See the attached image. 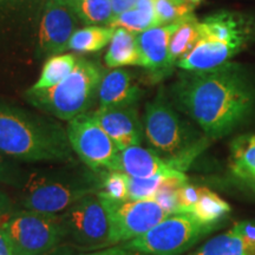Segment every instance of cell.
<instances>
[{
    "instance_id": "obj_26",
    "label": "cell",
    "mask_w": 255,
    "mask_h": 255,
    "mask_svg": "<svg viewBox=\"0 0 255 255\" xmlns=\"http://www.w3.org/2000/svg\"><path fill=\"white\" fill-rule=\"evenodd\" d=\"M231 212V206L208 188H200V195L193 213L196 218L209 223H221Z\"/></svg>"
},
{
    "instance_id": "obj_13",
    "label": "cell",
    "mask_w": 255,
    "mask_h": 255,
    "mask_svg": "<svg viewBox=\"0 0 255 255\" xmlns=\"http://www.w3.org/2000/svg\"><path fill=\"white\" fill-rule=\"evenodd\" d=\"M91 114L121 151L141 145L144 128L139 120L137 105L110 109L98 108Z\"/></svg>"
},
{
    "instance_id": "obj_28",
    "label": "cell",
    "mask_w": 255,
    "mask_h": 255,
    "mask_svg": "<svg viewBox=\"0 0 255 255\" xmlns=\"http://www.w3.org/2000/svg\"><path fill=\"white\" fill-rule=\"evenodd\" d=\"M98 193L113 201H129L127 175L122 171H103L102 188Z\"/></svg>"
},
{
    "instance_id": "obj_21",
    "label": "cell",
    "mask_w": 255,
    "mask_h": 255,
    "mask_svg": "<svg viewBox=\"0 0 255 255\" xmlns=\"http://www.w3.org/2000/svg\"><path fill=\"white\" fill-rule=\"evenodd\" d=\"M108 26L126 30L138 34L143 31L155 26H161L155 12L154 0H137L135 7L123 12L119 17L113 19Z\"/></svg>"
},
{
    "instance_id": "obj_5",
    "label": "cell",
    "mask_w": 255,
    "mask_h": 255,
    "mask_svg": "<svg viewBox=\"0 0 255 255\" xmlns=\"http://www.w3.org/2000/svg\"><path fill=\"white\" fill-rule=\"evenodd\" d=\"M102 174L90 170H46L30 173L21 189L23 209L60 214L83 197L102 188Z\"/></svg>"
},
{
    "instance_id": "obj_12",
    "label": "cell",
    "mask_w": 255,
    "mask_h": 255,
    "mask_svg": "<svg viewBox=\"0 0 255 255\" xmlns=\"http://www.w3.org/2000/svg\"><path fill=\"white\" fill-rule=\"evenodd\" d=\"M181 20L176 23L155 26L137 34V41L141 51L143 68L149 72L151 82H159L173 72L174 65L170 62L169 44Z\"/></svg>"
},
{
    "instance_id": "obj_29",
    "label": "cell",
    "mask_w": 255,
    "mask_h": 255,
    "mask_svg": "<svg viewBox=\"0 0 255 255\" xmlns=\"http://www.w3.org/2000/svg\"><path fill=\"white\" fill-rule=\"evenodd\" d=\"M181 175V174H180ZM165 176H155L149 178H135L127 175L128 194L129 201L152 200L156 191L161 187Z\"/></svg>"
},
{
    "instance_id": "obj_6",
    "label": "cell",
    "mask_w": 255,
    "mask_h": 255,
    "mask_svg": "<svg viewBox=\"0 0 255 255\" xmlns=\"http://www.w3.org/2000/svg\"><path fill=\"white\" fill-rule=\"evenodd\" d=\"M13 255H51L64 245L59 214L21 209L0 216Z\"/></svg>"
},
{
    "instance_id": "obj_34",
    "label": "cell",
    "mask_w": 255,
    "mask_h": 255,
    "mask_svg": "<svg viewBox=\"0 0 255 255\" xmlns=\"http://www.w3.org/2000/svg\"><path fill=\"white\" fill-rule=\"evenodd\" d=\"M12 212H14V206L11 197L5 191L0 190V216L9 214Z\"/></svg>"
},
{
    "instance_id": "obj_31",
    "label": "cell",
    "mask_w": 255,
    "mask_h": 255,
    "mask_svg": "<svg viewBox=\"0 0 255 255\" xmlns=\"http://www.w3.org/2000/svg\"><path fill=\"white\" fill-rule=\"evenodd\" d=\"M178 203H180L181 213H191L194 206L196 205L200 195V188L184 183L177 190Z\"/></svg>"
},
{
    "instance_id": "obj_18",
    "label": "cell",
    "mask_w": 255,
    "mask_h": 255,
    "mask_svg": "<svg viewBox=\"0 0 255 255\" xmlns=\"http://www.w3.org/2000/svg\"><path fill=\"white\" fill-rule=\"evenodd\" d=\"M104 60L109 68H122L128 65L142 66L143 60L137 34L126 28H116Z\"/></svg>"
},
{
    "instance_id": "obj_38",
    "label": "cell",
    "mask_w": 255,
    "mask_h": 255,
    "mask_svg": "<svg viewBox=\"0 0 255 255\" xmlns=\"http://www.w3.org/2000/svg\"><path fill=\"white\" fill-rule=\"evenodd\" d=\"M0 1H1V0H0Z\"/></svg>"
},
{
    "instance_id": "obj_4",
    "label": "cell",
    "mask_w": 255,
    "mask_h": 255,
    "mask_svg": "<svg viewBox=\"0 0 255 255\" xmlns=\"http://www.w3.org/2000/svg\"><path fill=\"white\" fill-rule=\"evenodd\" d=\"M103 70L94 60L78 57L75 69L57 85L47 89H27L24 98L41 113L59 121H71L89 113L98 98Z\"/></svg>"
},
{
    "instance_id": "obj_25",
    "label": "cell",
    "mask_w": 255,
    "mask_h": 255,
    "mask_svg": "<svg viewBox=\"0 0 255 255\" xmlns=\"http://www.w3.org/2000/svg\"><path fill=\"white\" fill-rule=\"evenodd\" d=\"M77 60L78 57L71 53H66V55L60 53V55L49 57L41 69L39 78L31 88L40 90V89H47L57 85L72 72Z\"/></svg>"
},
{
    "instance_id": "obj_33",
    "label": "cell",
    "mask_w": 255,
    "mask_h": 255,
    "mask_svg": "<svg viewBox=\"0 0 255 255\" xmlns=\"http://www.w3.org/2000/svg\"><path fill=\"white\" fill-rule=\"evenodd\" d=\"M110 1L111 7H113V19H115L123 12L135 7L137 0H110Z\"/></svg>"
},
{
    "instance_id": "obj_17",
    "label": "cell",
    "mask_w": 255,
    "mask_h": 255,
    "mask_svg": "<svg viewBox=\"0 0 255 255\" xmlns=\"http://www.w3.org/2000/svg\"><path fill=\"white\" fill-rule=\"evenodd\" d=\"M240 51L221 41L201 39L186 57L178 60L176 66L184 71H207L228 63Z\"/></svg>"
},
{
    "instance_id": "obj_23",
    "label": "cell",
    "mask_w": 255,
    "mask_h": 255,
    "mask_svg": "<svg viewBox=\"0 0 255 255\" xmlns=\"http://www.w3.org/2000/svg\"><path fill=\"white\" fill-rule=\"evenodd\" d=\"M69 7L84 24L105 25L113 20V7L110 0H58Z\"/></svg>"
},
{
    "instance_id": "obj_3",
    "label": "cell",
    "mask_w": 255,
    "mask_h": 255,
    "mask_svg": "<svg viewBox=\"0 0 255 255\" xmlns=\"http://www.w3.org/2000/svg\"><path fill=\"white\" fill-rule=\"evenodd\" d=\"M144 135L152 150L186 171L208 146L210 139L201 135L178 115L168 101L163 89L148 102L143 115Z\"/></svg>"
},
{
    "instance_id": "obj_16",
    "label": "cell",
    "mask_w": 255,
    "mask_h": 255,
    "mask_svg": "<svg viewBox=\"0 0 255 255\" xmlns=\"http://www.w3.org/2000/svg\"><path fill=\"white\" fill-rule=\"evenodd\" d=\"M143 96V90L133 82L131 73L127 70L116 69L102 78L98 89V102L104 109L126 108L137 105Z\"/></svg>"
},
{
    "instance_id": "obj_1",
    "label": "cell",
    "mask_w": 255,
    "mask_h": 255,
    "mask_svg": "<svg viewBox=\"0 0 255 255\" xmlns=\"http://www.w3.org/2000/svg\"><path fill=\"white\" fill-rule=\"evenodd\" d=\"M170 97L214 141L229 135L253 114L255 85L244 66L228 62L207 71L181 73Z\"/></svg>"
},
{
    "instance_id": "obj_22",
    "label": "cell",
    "mask_w": 255,
    "mask_h": 255,
    "mask_svg": "<svg viewBox=\"0 0 255 255\" xmlns=\"http://www.w3.org/2000/svg\"><path fill=\"white\" fill-rule=\"evenodd\" d=\"M201 40L200 21L194 14L181 20L169 44L170 62L175 66L180 59L186 57Z\"/></svg>"
},
{
    "instance_id": "obj_35",
    "label": "cell",
    "mask_w": 255,
    "mask_h": 255,
    "mask_svg": "<svg viewBox=\"0 0 255 255\" xmlns=\"http://www.w3.org/2000/svg\"><path fill=\"white\" fill-rule=\"evenodd\" d=\"M0 255H13L11 242L4 228L1 227H0Z\"/></svg>"
},
{
    "instance_id": "obj_15",
    "label": "cell",
    "mask_w": 255,
    "mask_h": 255,
    "mask_svg": "<svg viewBox=\"0 0 255 255\" xmlns=\"http://www.w3.org/2000/svg\"><path fill=\"white\" fill-rule=\"evenodd\" d=\"M121 171L135 178L184 174L183 169L176 162L165 159L152 149L141 145L130 146L121 152Z\"/></svg>"
},
{
    "instance_id": "obj_30",
    "label": "cell",
    "mask_w": 255,
    "mask_h": 255,
    "mask_svg": "<svg viewBox=\"0 0 255 255\" xmlns=\"http://www.w3.org/2000/svg\"><path fill=\"white\" fill-rule=\"evenodd\" d=\"M28 175L23 168H20L13 159L0 154V183L6 186L23 189L26 183Z\"/></svg>"
},
{
    "instance_id": "obj_10",
    "label": "cell",
    "mask_w": 255,
    "mask_h": 255,
    "mask_svg": "<svg viewBox=\"0 0 255 255\" xmlns=\"http://www.w3.org/2000/svg\"><path fill=\"white\" fill-rule=\"evenodd\" d=\"M102 197L110 215L111 246L127 244L142 237L170 215L155 200L120 202Z\"/></svg>"
},
{
    "instance_id": "obj_27",
    "label": "cell",
    "mask_w": 255,
    "mask_h": 255,
    "mask_svg": "<svg viewBox=\"0 0 255 255\" xmlns=\"http://www.w3.org/2000/svg\"><path fill=\"white\" fill-rule=\"evenodd\" d=\"M159 25H169L193 14V6L183 0H154Z\"/></svg>"
},
{
    "instance_id": "obj_7",
    "label": "cell",
    "mask_w": 255,
    "mask_h": 255,
    "mask_svg": "<svg viewBox=\"0 0 255 255\" xmlns=\"http://www.w3.org/2000/svg\"><path fill=\"white\" fill-rule=\"evenodd\" d=\"M59 216L64 245L90 252L111 246L109 210L98 193L83 197Z\"/></svg>"
},
{
    "instance_id": "obj_36",
    "label": "cell",
    "mask_w": 255,
    "mask_h": 255,
    "mask_svg": "<svg viewBox=\"0 0 255 255\" xmlns=\"http://www.w3.org/2000/svg\"><path fill=\"white\" fill-rule=\"evenodd\" d=\"M51 255H76V248L69 245H62V246L57 248L55 253Z\"/></svg>"
},
{
    "instance_id": "obj_9",
    "label": "cell",
    "mask_w": 255,
    "mask_h": 255,
    "mask_svg": "<svg viewBox=\"0 0 255 255\" xmlns=\"http://www.w3.org/2000/svg\"><path fill=\"white\" fill-rule=\"evenodd\" d=\"M66 132L75 155L95 173L121 171V151L91 113L69 121Z\"/></svg>"
},
{
    "instance_id": "obj_2",
    "label": "cell",
    "mask_w": 255,
    "mask_h": 255,
    "mask_svg": "<svg viewBox=\"0 0 255 255\" xmlns=\"http://www.w3.org/2000/svg\"><path fill=\"white\" fill-rule=\"evenodd\" d=\"M0 154L25 163H76L66 128L45 115L2 101H0Z\"/></svg>"
},
{
    "instance_id": "obj_32",
    "label": "cell",
    "mask_w": 255,
    "mask_h": 255,
    "mask_svg": "<svg viewBox=\"0 0 255 255\" xmlns=\"http://www.w3.org/2000/svg\"><path fill=\"white\" fill-rule=\"evenodd\" d=\"M79 255H149L142 252L133 250V248L127 246V245H115L107 248H102V250L91 251L88 253H82Z\"/></svg>"
},
{
    "instance_id": "obj_24",
    "label": "cell",
    "mask_w": 255,
    "mask_h": 255,
    "mask_svg": "<svg viewBox=\"0 0 255 255\" xmlns=\"http://www.w3.org/2000/svg\"><path fill=\"white\" fill-rule=\"evenodd\" d=\"M116 28L110 26L90 25L77 30L70 39L68 50L79 53L97 52L104 49L113 39Z\"/></svg>"
},
{
    "instance_id": "obj_14",
    "label": "cell",
    "mask_w": 255,
    "mask_h": 255,
    "mask_svg": "<svg viewBox=\"0 0 255 255\" xmlns=\"http://www.w3.org/2000/svg\"><path fill=\"white\" fill-rule=\"evenodd\" d=\"M201 39L221 41L238 49H245L255 36V24L244 14L219 11L200 21Z\"/></svg>"
},
{
    "instance_id": "obj_11",
    "label": "cell",
    "mask_w": 255,
    "mask_h": 255,
    "mask_svg": "<svg viewBox=\"0 0 255 255\" xmlns=\"http://www.w3.org/2000/svg\"><path fill=\"white\" fill-rule=\"evenodd\" d=\"M77 17L58 0H46L38 33L37 57H52L68 50Z\"/></svg>"
},
{
    "instance_id": "obj_20",
    "label": "cell",
    "mask_w": 255,
    "mask_h": 255,
    "mask_svg": "<svg viewBox=\"0 0 255 255\" xmlns=\"http://www.w3.org/2000/svg\"><path fill=\"white\" fill-rule=\"evenodd\" d=\"M229 167L241 181L255 184V135H242L233 141Z\"/></svg>"
},
{
    "instance_id": "obj_19",
    "label": "cell",
    "mask_w": 255,
    "mask_h": 255,
    "mask_svg": "<svg viewBox=\"0 0 255 255\" xmlns=\"http://www.w3.org/2000/svg\"><path fill=\"white\" fill-rule=\"evenodd\" d=\"M190 255H255V239L232 228L212 238Z\"/></svg>"
},
{
    "instance_id": "obj_8",
    "label": "cell",
    "mask_w": 255,
    "mask_h": 255,
    "mask_svg": "<svg viewBox=\"0 0 255 255\" xmlns=\"http://www.w3.org/2000/svg\"><path fill=\"white\" fill-rule=\"evenodd\" d=\"M220 225L202 221L193 213H176L168 215L144 235L124 245L149 255H181Z\"/></svg>"
},
{
    "instance_id": "obj_37",
    "label": "cell",
    "mask_w": 255,
    "mask_h": 255,
    "mask_svg": "<svg viewBox=\"0 0 255 255\" xmlns=\"http://www.w3.org/2000/svg\"><path fill=\"white\" fill-rule=\"evenodd\" d=\"M183 1H186L187 4H189L193 6V7H196V6H199L200 4H202L203 0H183Z\"/></svg>"
}]
</instances>
